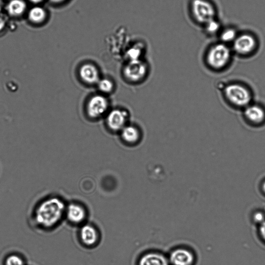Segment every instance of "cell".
<instances>
[{
    "instance_id": "cell-1",
    "label": "cell",
    "mask_w": 265,
    "mask_h": 265,
    "mask_svg": "<svg viewBox=\"0 0 265 265\" xmlns=\"http://www.w3.org/2000/svg\"><path fill=\"white\" fill-rule=\"evenodd\" d=\"M66 207L64 201L57 195L39 197L29 209L27 222L30 228L40 234L52 232L65 217Z\"/></svg>"
},
{
    "instance_id": "cell-2",
    "label": "cell",
    "mask_w": 265,
    "mask_h": 265,
    "mask_svg": "<svg viewBox=\"0 0 265 265\" xmlns=\"http://www.w3.org/2000/svg\"><path fill=\"white\" fill-rule=\"evenodd\" d=\"M223 94L226 101L235 108L244 109L252 103L253 95L250 88L240 82L226 84Z\"/></svg>"
},
{
    "instance_id": "cell-3",
    "label": "cell",
    "mask_w": 265,
    "mask_h": 265,
    "mask_svg": "<svg viewBox=\"0 0 265 265\" xmlns=\"http://www.w3.org/2000/svg\"><path fill=\"white\" fill-rule=\"evenodd\" d=\"M232 57V51L227 44L218 43L212 47L208 51L206 61L210 69L219 71L228 67Z\"/></svg>"
},
{
    "instance_id": "cell-4",
    "label": "cell",
    "mask_w": 265,
    "mask_h": 265,
    "mask_svg": "<svg viewBox=\"0 0 265 265\" xmlns=\"http://www.w3.org/2000/svg\"><path fill=\"white\" fill-rule=\"evenodd\" d=\"M191 9L193 16L197 23L205 25L215 19V9L208 0H193Z\"/></svg>"
},
{
    "instance_id": "cell-5",
    "label": "cell",
    "mask_w": 265,
    "mask_h": 265,
    "mask_svg": "<svg viewBox=\"0 0 265 265\" xmlns=\"http://www.w3.org/2000/svg\"><path fill=\"white\" fill-rule=\"evenodd\" d=\"M256 45L255 37L250 34L245 33L237 36L233 42V50L239 55L248 56L254 52Z\"/></svg>"
},
{
    "instance_id": "cell-6",
    "label": "cell",
    "mask_w": 265,
    "mask_h": 265,
    "mask_svg": "<svg viewBox=\"0 0 265 265\" xmlns=\"http://www.w3.org/2000/svg\"><path fill=\"white\" fill-rule=\"evenodd\" d=\"M168 257L170 265H193L195 261L192 250L184 247L172 250Z\"/></svg>"
},
{
    "instance_id": "cell-7",
    "label": "cell",
    "mask_w": 265,
    "mask_h": 265,
    "mask_svg": "<svg viewBox=\"0 0 265 265\" xmlns=\"http://www.w3.org/2000/svg\"><path fill=\"white\" fill-rule=\"evenodd\" d=\"M109 102L108 100L101 95H96L92 97L86 105L87 115L92 118H98L103 116L108 111Z\"/></svg>"
},
{
    "instance_id": "cell-8",
    "label": "cell",
    "mask_w": 265,
    "mask_h": 265,
    "mask_svg": "<svg viewBox=\"0 0 265 265\" xmlns=\"http://www.w3.org/2000/svg\"><path fill=\"white\" fill-rule=\"evenodd\" d=\"M147 72L145 64L139 59L131 60L124 69L126 78L134 82L142 80L146 76Z\"/></svg>"
},
{
    "instance_id": "cell-9",
    "label": "cell",
    "mask_w": 265,
    "mask_h": 265,
    "mask_svg": "<svg viewBox=\"0 0 265 265\" xmlns=\"http://www.w3.org/2000/svg\"><path fill=\"white\" fill-rule=\"evenodd\" d=\"M243 109L244 118L251 125L259 126L265 123V108L261 105L252 103Z\"/></svg>"
},
{
    "instance_id": "cell-10",
    "label": "cell",
    "mask_w": 265,
    "mask_h": 265,
    "mask_svg": "<svg viewBox=\"0 0 265 265\" xmlns=\"http://www.w3.org/2000/svg\"><path fill=\"white\" fill-rule=\"evenodd\" d=\"M79 237L81 243L87 248L96 246L100 241V233L97 228L91 224H85L79 230Z\"/></svg>"
},
{
    "instance_id": "cell-11",
    "label": "cell",
    "mask_w": 265,
    "mask_h": 265,
    "mask_svg": "<svg viewBox=\"0 0 265 265\" xmlns=\"http://www.w3.org/2000/svg\"><path fill=\"white\" fill-rule=\"evenodd\" d=\"M86 216V210L82 205L77 203H72L67 206L65 217L72 225L82 224L85 222Z\"/></svg>"
},
{
    "instance_id": "cell-12",
    "label": "cell",
    "mask_w": 265,
    "mask_h": 265,
    "mask_svg": "<svg viewBox=\"0 0 265 265\" xmlns=\"http://www.w3.org/2000/svg\"><path fill=\"white\" fill-rule=\"evenodd\" d=\"M79 75L81 79L88 84L98 83L100 80L99 70L91 63L82 65L79 70Z\"/></svg>"
},
{
    "instance_id": "cell-13",
    "label": "cell",
    "mask_w": 265,
    "mask_h": 265,
    "mask_svg": "<svg viewBox=\"0 0 265 265\" xmlns=\"http://www.w3.org/2000/svg\"><path fill=\"white\" fill-rule=\"evenodd\" d=\"M127 115L124 111L115 109L109 113L107 123L109 127L113 130H121L125 126Z\"/></svg>"
},
{
    "instance_id": "cell-14",
    "label": "cell",
    "mask_w": 265,
    "mask_h": 265,
    "mask_svg": "<svg viewBox=\"0 0 265 265\" xmlns=\"http://www.w3.org/2000/svg\"><path fill=\"white\" fill-rule=\"evenodd\" d=\"M139 265H170L168 257L159 252H149L139 259Z\"/></svg>"
},
{
    "instance_id": "cell-15",
    "label": "cell",
    "mask_w": 265,
    "mask_h": 265,
    "mask_svg": "<svg viewBox=\"0 0 265 265\" xmlns=\"http://www.w3.org/2000/svg\"><path fill=\"white\" fill-rule=\"evenodd\" d=\"M4 255L2 265H28L26 255L20 250H7Z\"/></svg>"
},
{
    "instance_id": "cell-16",
    "label": "cell",
    "mask_w": 265,
    "mask_h": 265,
    "mask_svg": "<svg viewBox=\"0 0 265 265\" xmlns=\"http://www.w3.org/2000/svg\"><path fill=\"white\" fill-rule=\"evenodd\" d=\"M121 137L126 143L135 144L140 140V132L136 127L132 125H126L121 130Z\"/></svg>"
},
{
    "instance_id": "cell-17",
    "label": "cell",
    "mask_w": 265,
    "mask_h": 265,
    "mask_svg": "<svg viewBox=\"0 0 265 265\" xmlns=\"http://www.w3.org/2000/svg\"><path fill=\"white\" fill-rule=\"evenodd\" d=\"M27 8L24 0H11L7 6V11L12 17H19L22 15Z\"/></svg>"
},
{
    "instance_id": "cell-18",
    "label": "cell",
    "mask_w": 265,
    "mask_h": 265,
    "mask_svg": "<svg viewBox=\"0 0 265 265\" xmlns=\"http://www.w3.org/2000/svg\"><path fill=\"white\" fill-rule=\"evenodd\" d=\"M47 13L45 9L40 7L36 6L29 11L28 17L29 20L34 24H39L47 18Z\"/></svg>"
},
{
    "instance_id": "cell-19",
    "label": "cell",
    "mask_w": 265,
    "mask_h": 265,
    "mask_svg": "<svg viewBox=\"0 0 265 265\" xmlns=\"http://www.w3.org/2000/svg\"><path fill=\"white\" fill-rule=\"evenodd\" d=\"M238 35L236 30L233 28H228L220 34V38L223 42L226 44L229 42L233 43Z\"/></svg>"
},
{
    "instance_id": "cell-20",
    "label": "cell",
    "mask_w": 265,
    "mask_h": 265,
    "mask_svg": "<svg viewBox=\"0 0 265 265\" xmlns=\"http://www.w3.org/2000/svg\"><path fill=\"white\" fill-rule=\"evenodd\" d=\"M99 90L105 94L111 93L114 90V85L113 81L109 79H100L98 83Z\"/></svg>"
},
{
    "instance_id": "cell-21",
    "label": "cell",
    "mask_w": 265,
    "mask_h": 265,
    "mask_svg": "<svg viewBox=\"0 0 265 265\" xmlns=\"http://www.w3.org/2000/svg\"><path fill=\"white\" fill-rule=\"evenodd\" d=\"M220 26L219 23L215 20L213 19L205 24L206 31L209 34L217 33L220 30Z\"/></svg>"
},
{
    "instance_id": "cell-22",
    "label": "cell",
    "mask_w": 265,
    "mask_h": 265,
    "mask_svg": "<svg viewBox=\"0 0 265 265\" xmlns=\"http://www.w3.org/2000/svg\"><path fill=\"white\" fill-rule=\"evenodd\" d=\"M253 218L255 223L259 225L263 223L265 220L264 214L261 212H256L254 214Z\"/></svg>"
},
{
    "instance_id": "cell-23",
    "label": "cell",
    "mask_w": 265,
    "mask_h": 265,
    "mask_svg": "<svg viewBox=\"0 0 265 265\" xmlns=\"http://www.w3.org/2000/svg\"><path fill=\"white\" fill-rule=\"evenodd\" d=\"M258 234L262 240L265 241V220L259 225Z\"/></svg>"
},
{
    "instance_id": "cell-24",
    "label": "cell",
    "mask_w": 265,
    "mask_h": 265,
    "mask_svg": "<svg viewBox=\"0 0 265 265\" xmlns=\"http://www.w3.org/2000/svg\"><path fill=\"white\" fill-rule=\"evenodd\" d=\"M6 25V20L2 16H0V31L3 30Z\"/></svg>"
},
{
    "instance_id": "cell-25",
    "label": "cell",
    "mask_w": 265,
    "mask_h": 265,
    "mask_svg": "<svg viewBox=\"0 0 265 265\" xmlns=\"http://www.w3.org/2000/svg\"><path fill=\"white\" fill-rule=\"evenodd\" d=\"M68 0H50V2L55 5H60L67 2Z\"/></svg>"
},
{
    "instance_id": "cell-26",
    "label": "cell",
    "mask_w": 265,
    "mask_h": 265,
    "mask_svg": "<svg viewBox=\"0 0 265 265\" xmlns=\"http://www.w3.org/2000/svg\"><path fill=\"white\" fill-rule=\"evenodd\" d=\"M29 1L33 4L38 5L43 2V0H29Z\"/></svg>"
},
{
    "instance_id": "cell-27",
    "label": "cell",
    "mask_w": 265,
    "mask_h": 265,
    "mask_svg": "<svg viewBox=\"0 0 265 265\" xmlns=\"http://www.w3.org/2000/svg\"><path fill=\"white\" fill-rule=\"evenodd\" d=\"M3 7V2L2 0H0V12H2Z\"/></svg>"
},
{
    "instance_id": "cell-28",
    "label": "cell",
    "mask_w": 265,
    "mask_h": 265,
    "mask_svg": "<svg viewBox=\"0 0 265 265\" xmlns=\"http://www.w3.org/2000/svg\"><path fill=\"white\" fill-rule=\"evenodd\" d=\"M262 190L263 192L265 193V182H264L262 185Z\"/></svg>"
}]
</instances>
